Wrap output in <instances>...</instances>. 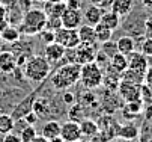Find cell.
Wrapping results in <instances>:
<instances>
[{
  "instance_id": "obj_50",
  "label": "cell",
  "mask_w": 152,
  "mask_h": 142,
  "mask_svg": "<svg viewBox=\"0 0 152 142\" xmlns=\"http://www.w3.org/2000/svg\"><path fill=\"white\" fill-rule=\"evenodd\" d=\"M50 142H65L60 136H57V138H53V139H50Z\"/></svg>"
},
{
  "instance_id": "obj_56",
  "label": "cell",
  "mask_w": 152,
  "mask_h": 142,
  "mask_svg": "<svg viewBox=\"0 0 152 142\" xmlns=\"http://www.w3.org/2000/svg\"><path fill=\"white\" fill-rule=\"evenodd\" d=\"M0 46H2V39H0Z\"/></svg>"
},
{
  "instance_id": "obj_41",
  "label": "cell",
  "mask_w": 152,
  "mask_h": 142,
  "mask_svg": "<svg viewBox=\"0 0 152 142\" xmlns=\"http://www.w3.org/2000/svg\"><path fill=\"white\" fill-rule=\"evenodd\" d=\"M2 142H21V138H20V135L11 132V133L3 135V141Z\"/></svg>"
},
{
  "instance_id": "obj_19",
  "label": "cell",
  "mask_w": 152,
  "mask_h": 142,
  "mask_svg": "<svg viewBox=\"0 0 152 142\" xmlns=\"http://www.w3.org/2000/svg\"><path fill=\"white\" fill-rule=\"evenodd\" d=\"M77 32H78V38H80V43H84V44H98L96 43V38H95V30H94V26H89V24H80L77 27Z\"/></svg>"
},
{
  "instance_id": "obj_42",
  "label": "cell",
  "mask_w": 152,
  "mask_h": 142,
  "mask_svg": "<svg viewBox=\"0 0 152 142\" xmlns=\"http://www.w3.org/2000/svg\"><path fill=\"white\" fill-rule=\"evenodd\" d=\"M143 116H145L146 123L152 124V104H146L143 107Z\"/></svg>"
},
{
  "instance_id": "obj_39",
  "label": "cell",
  "mask_w": 152,
  "mask_h": 142,
  "mask_svg": "<svg viewBox=\"0 0 152 142\" xmlns=\"http://www.w3.org/2000/svg\"><path fill=\"white\" fill-rule=\"evenodd\" d=\"M41 36L44 38V41H45V44H50V43H53V41H54V32H53V30L44 29V30L41 32Z\"/></svg>"
},
{
  "instance_id": "obj_43",
  "label": "cell",
  "mask_w": 152,
  "mask_h": 142,
  "mask_svg": "<svg viewBox=\"0 0 152 142\" xmlns=\"http://www.w3.org/2000/svg\"><path fill=\"white\" fill-rule=\"evenodd\" d=\"M143 27H145V30H146V33H148V36L149 38H152V15L151 17H148L145 21H143Z\"/></svg>"
},
{
  "instance_id": "obj_3",
  "label": "cell",
  "mask_w": 152,
  "mask_h": 142,
  "mask_svg": "<svg viewBox=\"0 0 152 142\" xmlns=\"http://www.w3.org/2000/svg\"><path fill=\"white\" fill-rule=\"evenodd\" d=\"M51 73V64L45 59V56H32L27 59L24 65V76L32 82H44Z\"/></svg>"
},
{
  "instance_id": "obj_6",
  "label": "cell",
  "mask_w": 152,
  "mask_h": 142,
  "mask_svg": "<svg viewBox=\"0 0 152 142\" xmlns=\"http://www.w3.org/2000/svg\"><path fill=\"white\" fill-rule=\"evenodd\" d=\"M54 41L63 46L66 50L75 49L80 44V38L77 29H66V27H60L59 30L54 32Z\"/></svg>"
},
{
  "instance_id": "obj_20",
  "label": "cell",
  "mask_w": 152,
  "mask_h": 142,
  "mask_svg": "<svg viewBox=\"0 0 152 142\" xmlns=\"http://www.w3.org/2000/svg\"><path fill=\"white\" fill-rule=\"evenodd\" d=\"M116 47H118L119 53L126 56V54H129L131 52L136 50V39L131 35H124L116 41Z\"/></svg>"
},
{
  "instance_id": "obj_45",
  "label": "cell",
  "mask_w": 152,
  "mask_h": 142,
  "mask_svg": "<svg viewBox=\"0 0 152 142\" xmlns=\"http://www.w3.org/2000/svg\"><path fill=\"white\" fill-rule=\"evenodd\" d=\"M65 3L66 8H71V9H80V0H62Z\"/></svg>"
},
{
  "instance_id": "obj_15",
  "label": "cell",
  "mask_w": 152,
  "mask_h": 142,
  "mask_svg": "<svg viewBox=\"0 0 152 142\" xmlns=\"http://www.w3.org/2000/svg\"><path fill=\"white\" fill-rule=\"evenodd\" d=\"M143 107H145V104L142 103V100L129 101V103H125V106L122 107V115L126 121H133L143 112Z\"/></svg>"
},
{
  "instance_id": "obj_32",
  "label": "cell",
  "mask_w": 152,
  "mask_h": 142,
  "mask_svg": "<svg viewBox=\"0 0 152 142\" xmlns=\"http://www.w3.org/2000/svg\"><path fill=\"white\" fill-rule=\"evenodd\" d=\"M140 100L145 106L152 104V86L145 83V82L140 85Z\"/></svg>"
},
{
  "instance_id": "obj_46",
  "label": "cell",
  "mask_w": 152,
  "mask_h": 142,
  "mask_svg": "<svg viewBox=\"0 0 152 142\" xmlns=\"http://www.w3.org/2000/svg\"><path fill=\"white\" fill-rule=\"evenodd\" d=\"M143 82L152 86V67H148V70L143 74Z\"/></svg>"
},
{
  "instance_id": "obj_29",
  "label": "cell",
  "mask_w": 152,
  "mask_h": 142,
  "mask_svg": "<svg viewBox=\"0 0 152 142\" xmlns=\"http://www.w3.org/2000/svg\"><path fill=\"white\" fill-rule=\"evenodd\" d=\"M15 129V119L8 113H0V135H6L14 132Z\"/></svg>"
},
{
  "instance_id": "obj_25",
  "label": "cell",
  "mask_w": 152,
  "mask_h": 142,
  "mask_svg": "<svg viewBox=\"0 0 152 142\" xmlns=\"http://www.w3.org/2000/svg\"><path fill=\"white\" fill-rule=\"evenodd\" d=\"M80 130H81V136H86V138H91L94 136L95 133L99 132L98 129V124H96V121L94 119H89V118H83L80 121Z\"/></svg>"
},
{
  "instance_id": "obj_44",
  "label": "cell",
  "mask_w": 152,
  "mask_h": 142,
  "mask_svg": "<svg viewBox=\"0 0 152 142\" xmlns=\"http://www.w3.org/2000/svg\"><path fill=\"white\" fill-rule=\"evenodd\" d=\"M63 103L65 104H74L75 103V95L72 94V92H65L63 94Z\"/></svg>"
},
{
  "instance_id": "obj_22",
  "label": "cell",
  "mask_w": 152,
  "mask_h": 142,
  "mask_svg": "<svg viewBox=\"0 0 152 142\" xmlns=\"http://www.w3.org/2000/svg\"><path fill=\"white\" fill-rule=\"evenodd\" d=\"M32 110L38 115V118H44V116H48L51 113V104L47 98H38L36 97Z\"/></svg>"
},
{
  "instance_id": "obj_38",
  "label": "cell",
  "mask_w": 152,
  "mask_h": 142,
  "mask_svg": "<svg viewBox=\"0 0 152 142\" xmlns=\"http://www.w3.org/2000/svg\"><path fill=\"white\" fill-rule=\"evenodd\" d=\"M112 139L108 138L105 133H102V132H98V133H95L94 136H91L89 138V142H110Z\"/></svg>"
},
{
  "instance_id": "obj_13",
  "label": "cell",
  "mask_w": 152,
  "mask_h": 142,
  "mask_svg": "<svg viewBox=\"0 0 152 142\" xmlns=\"http://www.w3.org/2000/svg\"><path fill=\"white\" fill-rule=\"evenodd\" d=\"M139 136H140V129L137 127L136 123L128 121V123H125V124H119L116 138H121L124 141H136Z\"/></svg>"
},
{
  "instance_id": "obj_52",
  "label": "cell",
  "mask_w": 152,
  "mask_h": 142,
  "mask_svg": "<svg viewBox=\"0 0 152 142\" xmlns=\"http://www.w3.org/2000/svg\"><path fill=\"white\" fill-rule=\"evenodd\" d=\"M35 2H39V3H44V2H47V0H35Z\"/></svg>"
},
{
  "instance_id": "obj_4",
  "label": "cell",
  "mask_w": 152,
  "mask_h": 142,
  "mask_svg": "<svg viewBox=\"0 0 152 142\" xmlns=\"http://www.w3.org/2000/svg\"><path fill=\"white\" fill-rule=\"evenodd\" d=\"M102 76H104L102 68L94 60V62L81 65L78 82L83 85V88L86 91H92V89H96L102 85Z\"/></svg>"
},
{
  "instance_id": "obj_9",
  "label": "cell",
  "mask_w": 152,
  "mask_h": 142,
  "mask_svg": "<svg viewBox=\"0 0 152 142\" xmlns=\"http://www.w3.org/2000/svg\"><path fill=\"white\" fill-rule=\"evenodd\" d=\"M35 98H36V91H33V92H30L29 95H26V97L14 107L11 116H12L14 119H17V121L23 119L24 115H27L29 112H32V107H33V103H35Z\"/></svg>"
},
{
  "instance_id": "obj_40",
  "label": "cell",
  "mask_w": 152,
  "mask_h": 142,
  "mask_svg": "<svg viewBox=\"0 0 152 142\" xmlns=\"http://www.w3.org/2000/svg\"><path fill=\"white\" fill-rule=\"evenodd\" d=\"M23 119L26 121V123H27L29 126H33V124H36V123H38V119H39V118H38V115L32 110V112H29L27 115H24V116H23Z\"/></svg>"
},
{
  "instance_id": "obj_11",
  "label": "cell",
  "mask_w": 152,
  "mask_h": 142,
  "mask_svg": "<svg viewBox=\"0 0 152 142\" xmlns=\"http://www.w3.org/2000/svg\"><path fill=\"white\" fill-rule=\"evenodd\" d=\"M126 59H128V68L133 70V71H137L140 74H145V71L149 67L148 59H146V56L142 52H136L134 50L129 54H126Z\"/></svg>"
},
{
  "instance_id": "obj_8",
  "label": "cell",
  "mask_w": 152,
  "mask_h": 142,
  "mask_svg": "<svg viewBox=\"0 0 152 142\" xmlns=\"http://www.w3.org/2000/svg\"><path fill=\"white\" fill-rule=\"evenodd\" d=\"M118 94H119V97L125 101V103L140 100V85L128 83V82L121 80L119 86H118Z\"/></svg>"
},
{
  "instance_id": "obj_2",
  "label": "cell",
  "mask_w": 152,
  "mask_h": 142,
  "mask_svg": "<svg viewBox=\"0 0 152 142\" xmlns=\"http://www.w3.org/2000/svg\"><path fill=\"white\" fill-rule=\"evenodd\" d=\"M45 23L47 14L44 12V9H27L23 14L18 30L24 35H38L45 29Z\"/></svg>"
},
{
  "instance_id": "obj_5",
  "label": "cell",
  "mask_w": 152,
  "mask_h": 142,
  "mask_svg": "<svg viewBox=\"0 0 152 142\" xmlns=\"http://www.w3.org/2000/svg\"><path fill=\"white\" fill-rule=\"evenodd\" d=\"M98 53V46L96 44H84L80 43L75 49H74V62L78 65H84L94 62Z\"/></svg>"
},
{
  "instance_id": "obj_21",
  "label": "cell",
  "mask_w": 152,
  "mask_h": 142,
  "mask_svg": "<svg viewBox=\"0 0 152 142\" xmlns=\"http://www.w3.org/2000/svg\"><path fill=\"white\" fill-rule=\"evenodd\" d=\"M108 67H110V70H113V71L121 74V73H124L128 68V59H126L125 54L118 52L115 56L110 57V60H108Z\"/></svg>"
},
{
  "instance_id": "obj_55",
  "label": "cell",
  "mask_w": 152,
  "mask_h": 142,
  "mask_svg": "<svg viewBox=\"0 0 152 142\" xmlns=\"http://www.w3.org/2000/svg\"><path fill=\"white\" fill-rule=\"evenodd\" d=\"M149 142H152V136H151V139H149Z\"/></svg>"
},
{
  "instance_id": "obj_53",
  "label": "cell",
  "mask_w": 152,
  "mask_h": 142,
  "mask_svg": "<svg viewBox=\"0 0 152 142\" xmlns=\"http://www.w3.org/2000/svg\"><path fill=\"white\" fill-rule=\"evenodd\" d=\"M74 142H86V141H83V139H78V141H74Z\"/></svg>"
},
{
  "instance_id": "obj_36",
  "label": "cell",
  "mask_w": 152,
  "mask_h": 142,
  "mask_svg": "<svg viewBox=\"0 0 152 142\" xmlns=\"http://www.w3.org/2000/svg\"><path fill=\"white\" fill-rule=\"evenodd\" d=\"M62 27V21H60V17H47V23H45V29L48 30H59Z\"/></svg>"
},
{
  "instance_id": "obj_1",
  "label": "cell",
  "mask_w": 152,
  "mask_h": 142,
  "mask_svg": "<svg viewBox=\"0 0 152 142\" xmlns=\"http://www.w3.org/2000/svg\"><path fill=\"white\" fill-rule=\"evenodd\" d=\"M80 68L81 65L75 62H68L62 67H59L53 76H51V85L57 91H66L72 88L75 83H78L80 80Z\"/></svg>"
},
{
  "instance_id": "obj_14",
  "label": "cell",
  "mask_w": 152,
  "mask_h": 142,
  "mask_svg": "<svg viewBox=\"0 0 152 142\" xmlns=\"http://www.w3.org/2000/svg\"><path fill=\"white\" fill-rule=\"evenodd\" d=\"M44 52H45V59L48 60L50 64H54V62H59V60H62L65 57V52H66V49H65L63 46H60L59 43L53 41V43L45 46Z\"/></svg>"
},
{
  "instance_id": "obj_35",
  "label": "cell",
  "mask_w": 152,
  "mask_h": 142,
  "mask_svg": "<svg viewBox=\"0 0 152 142\" xmlns=\"http://www.w3.org/2000/svg\"><path fill=\"white\" fill-rule=\"evenodd\" d=\"M101 52L110 59L112 56H115L116 53H118V47H116V43H113L112 39L110 41H107V43H102L101 44Z\"/></svg>"
},
{
  "instance_id": "obj_18",
  "label": "cell",
  "mask_w": 152,
  "mask_h": 142,
  "mask_svg": "<svg viewBox=\"0 0 152 142\" xmlns=\"http://www.w3.org/2000/svg\"><path fill=\"white\" fill-rule=\"evenodd\" d=\"M101 15H102V9L98 5H89L88 8H86L84 14H83V20L86 21V24L95 26V24L99 23Z\"/></svg>"
},
{
  "instance_id": "obj_23",
  "label": "cell",
  "mask_w": 152,
  "mask_h": 142,
  "mask_svg": "<svg viewBox=\"0 0 152 142\" xmlns=\"http://www.w3.org/2000/svg\"><path fill=\"white\" fill-rule=\"evenodd\" d=\"M44 12L47 14V17H60L63 14V11L66 9L63 2H53V0H47L44 2Z\"/></svg>"
},
{
  "instance_id": "obj_26",
  "label": "cell",
  "mask_w": 152,
  "mask_h": 142,
  "mask_svg": "<svg viewBox=\"0 0 152 142\" xmlns=\"http://www.w3.org/2000/svg\"><path fill=\"white\" fill-rule=\"evenodd\" d=\"M99 23L104 24L105 27H108L110 30H116V29L119 27V24H121V18H119L115 12L107 11V12H102Z\"/></svg>"
},
{
  "instance_id": "obj_48",
  "label": "cell",
  "mask_w": 152,
  "mask_h": 142,
  "mask_svg": "<svg viewBox=\"0 0 152 142\" xmlns=\"http://www.w3.org/2000/svg\"><path fill=\"white\" fill-rule=\"evenodd\" d=\"M6 20V6L0 3V21Z\"/></svg>"
},
{
  "instance_id": "obj_47",
  "label": "cell",
  "mask_w": 152,
  "mask_h": 142,
  "mask_svg": "<svg viewBox=\"0 0 152 142\" xmlns=\"http://www.w3.org/2000/svg\"><path fill=\"white\" fill-rule=\"evenodd\" d=\"M30 142H50V139H47L45 136H42V135H36Z\"/></svg>"
},
{
  "instance_id": "obj_17",
  "label": "cell",
  "mask_w": 152,
  "mask_h": 142,
  "mask_svg": "<svg viewBox=\"0 0 152 142\" xmlns=\"http://www.w3.org/2000/svg\"><path fill=\"white\" fill-rule=\"evenodd\" d=\"M110 11L115 12L119 18L126 17L133 11V0H112Z\"/></svg>"
},
{
  "instance_id": "obj_49",
  "label": "cell",
  "mask_w": 152,
  "mask_h": 142,
  "mask_svg": "<svg viewBox=\"0 0 152 142\" xmlns=\"http://www.w3.org/2000/svg\"><path fill=\"white\" fill-rule=\"evenodd\" d=\"M142 3H143V6H145V8L152 9V0H142Z\"/></svg>"
},
{
  "instance_id": "obj_51",
  "label": "cell",
  "mask_w": 152,
  "mask_h": 142,
  "mask_svg": "<svg viewBox=\"0 0 152 142\" xmlns=\"http://www.w3.org/2000/svg\"><path fill=\"white\" fill-rule=\"evenodd\" d=\"M89 3H92V5H98V3H101V0H89Z\"/></svg>"
},
{
  "instance_id": "obj_27",
  "label": "cell",
  "mask_w": 152,
  "mask_h": 142,
  "mask_svg": "<svg viewBox=\"0 0 152 142\" xmlns=\"http://www.w3.org/2000/svg\"><path fill=\"white\" fill-rule=\"evenodd\" d=\"M60 135V123L56 119L47 121V123L42 126V136H45L47 139H53L57 138Z\"/></svg>"
},
{
  "instance_id": "obj_30",
  "label": "cell",
  "mask_w": 152,
  "mask_h": 142,
  "mask_svg": "<svg viewBox=\"0 0 152 142\" xmlns=\"http://www.w3.org/2000/svg\"><path fill=\"white\" fill-rule=\"evenodd\" d=\"M121 80L128 82V83H134V85H142L143 83V74L126 68L124 73H121Z\"/></svg>"
},
{
  "instance_id": "obj_10",
  "label": "cell",
  "mask_w": 152,
  "mask_h": 142,
  "mask_svg": "<svg viewBox=\"0 0 152 142\" xmlns=\"http://www.w3.org/2000/svg\"><path fill=\"white\" fill-rule=\"evenodd\" d=\"M60 21H62V27L77 29L81 24V21H83V14H81L80 9L66 8L63 11V14L60 15Z\"/></svg>"
},
{
  "instance_id": "obj_54",
  "label": "cell",
  "mask_w": 152,
  "mask_h": 142,
  "mask_svg": "<svg viewBox=\"0 0 152 142\" xmlns=\"http://www.w3.org/2000/svg\"><path fill=\"white\" fill-rule=\"evenodd\" d=\"M53 2H62V0H53Z\"/></svg>"
},
{
  "instance_id": "obj_16",
  "label": "cell",
  "mask_w": 152,
  "mask_h": 142,
  "mask_svg": "<svg viewBox=\"0 0 152 142\" xmlns=\"http://www.w3.org/2000/svg\"><path fill=\"white\" fill-rule=\"evenodd\" d=\"M17 68V56L12 52L0 53V73H12Z\"/></svg>"
},
{
  "instance_id": "obj_12",
  "label": "cell",
  "mask_w": 152,
  "mask_h": 142,
  "mask_svg": "<svg viewBox=\"0 0 152 142\" xmlns=\"http://www.w3.org/2000/svg\"><path fill=\"white\" fill-rule=\"evenodd\" d=\"M96 124H98V129H99V132H102V133H105L110 139H113V138H116L118 136V129H119V123L118 121L108 113V115H104V116H101L98 121H96Z\"/></svg>"
},
{
  "instance_id": "obj_28",
  "label": "cell",
  "mask_w": 152,
  "mask_h": 142,
  "mask_svg": "<svg viewBox=\"0 0 152 142\" xmlns=\"http://www.w3.org/2000/svg\"><path fill=\"white\" fill-rule=\"evenodd\" d=\"M94 30H95V38H96V43L102 44V43H107L112 39V35H113V30H110L108 27H105L104 24L98 23L94 26Z\"/></svg>"
},
{
  "instance_id": "obj_33",
  "label": "cell",
  "mask_w": 152,
  "mask_h": 142,
  "mask_svg": "<svg viewBox=\"0 0 152 142\" xmlns=\"http://www.w3.org/2000/svg\"><path fill=\"white\" fill-rule=\"evenodd\" d=\"M71 106H72V107H71L69 112H68L69 119H71V121H77V123H80V121L83 119V106L78 104V103H74V104H71Z\"/></svg>"
},
{
  "instance_id": "obj_7",
  "label": "cell",
  "mask_w": 152,
  "mask_h": 142,
  "mask_svg": "<svg viewBox=\"0 0 152 142\" xmlns=\"http://www.w3.org/2000/svg\"><path fill=\"white\" fill-rule=\"evenodd\" d=\"M65 142H74L81 139V130H80V124L77 121H65L63 124H60V135H59Z\"/></svg>"
},
{
  "instance_id": "obj_37",
  "label": "cell",
  "mask_w": 152,
  "mask_h": 142,
  "mask_svg": "<svg viewBox=\"0 0 152 142\" xmlns=\"http://www.w3.org/2000/svg\"><path fill=\"white\" fill-rule=\"evenodd\" d=\"M140 52L145 54V56H152V38H149V36H146L145 39H143V43L140 44Z\"/></svg>"
},
{
  "instance_id": "obj_34",
  "label": "cell",
  "mask_w": 152,
  "mask_h": 142,
  "mask_svg": "<svg viewBox=\"0 0 152 142\" xmlns=\"http://www.w3.org/2000/svg\"><path fill=\"white\" fill-rule=\"evenodd\" d=\"M38 133H36V129H35V126H26L23 130L20 132V138H21V142H30L35 136H36Z\"/></svg>"
},
{
  "instance_id": "obj_24",
  "label": "cell",
  "mask_w": 152,
  "mask_h": 142,
  "mask_svg": "<svg viewBox=\"0 0 152 142\" xmlns=\"http://www.w3.org/2000/svg\"><path fill=\"white\" fill-rule=\"evenodd\" d=\"M20 36H21V32L14 24H8L2 32H0V39L5 43H18Z\"/></svg>"
},
{
  "instance_id": "obj_31",
  "label": "cell",
  "mask_w": 152,
  "mask_h": 142,
  "mask_svg": "<svg viewBox=\"0 0 152 142\" xmlns=\"http://www.w3.org/2000/svg\"><path fill=\"white\" fill-rule=\"evenodd\" d=\"M121 82V74L115 73V74H104L102 76V85L108 89V91H116Z\"/></svg>"
}]
</instances>
